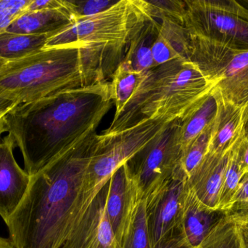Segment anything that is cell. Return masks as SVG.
<instances>
[{
	"label": "cell",
	"instance_id": "obj_1",
	"mask_svg": "<svg viewBox=\"0 0 248 248\" xmlns=\"http://www.w3.org/2000/svg\"><path fill=\"white\" fill-rule=\"evenodd\" d=\"M109 82L17 104L3 116L31 176L96 133L111 108Z\"/></svg>",
	"mask_w": 248,
	"mask_h": 248
},
{
	"label": "cell",
	"instance_id": "obj_2",
	"mask_svg": "<svg viewBox=\"0 0 248 248\" xmlns=\"http://www.w3.org/2000/svg\"><path fill=\"white\" fill-rule=\"evenodd\" d=\"M97 132L31 176L29 189L5 223L15 248H61L77 220Z\"/></svg>",
	"mask_w": 248,
	"mask_h": 248
},
{
	"label": "cell",
	"instance_id": "obj_3",
	"mask_svg": "<svg viewBox=\"0 0 248 248\" xmlns=\"http://www.w3.org/2000/svg\"><path fill=\"white\" fill-rule=\"evenodd\" d=\"M122 52L107 47H61L7 62L0 69V98L22 104L108 82L122 61Z\"/></svg>",
	"mask_w": 248,
	"mask_h": 248
},
{
	"label": "cell",
	"instance_id": "obj_4",
	"mask_svg": "<svg viewBox=\"0 0 248 248\" xmlns=\"http://www.w3.org/2000/svg\"><path fill=\"white\" fill-rule=\"evenodd\" d=\"M213 88L212 83L189 60L157 66L146 73L120 116L103 132H120L145 119L183 120Z\"/></svg>",
	"mask_w": 248,
	"mask_h": 248
},
{
	"label": "cell",
	"instance_id": "obj_5",
	"mask_svg": "<svg viewBox=\"0 0 248 248\" xmlns=\"http://www.w3.org/2000/svg\"><path fill=\"white\" fill-rule=\"evenodd\" d=\"M151 19L153 17L148 1L119 0L102 13L73 20L50 35L44 49L101 46L123 51Z\"/></svg>",
	"mask_w": 248,
	"mask_h": 248
},
{
	"label": "cell",
	"instance_id": "obj_6",
	"mask_svg": "<svg viewBox=\"0 0 248 248\" xmlns=\"http://www.w3.org/2000/svg\"><path fill=\"white\" fill-rule=\"evenodd\" d=\"M171 122L145 119L120 132L97 135L95 149L89 163L80 197L85 212L114 172L144 148Z\"/></svg>",
	"mask_w": 248,
	"mask_h": 248
},
{
	"label": "cell",
	"instance_id": "obj_7",
	"mask_svg": "<svg viewBox=\"0 0 248 248\" xmlns=\"http://www.w3.org/2000/svg\"><path fill=\"white\" fill-rule=\"evenodd\" d=\"M189 39L188 59L212 83L214 94L246 108L248 122V50L205 39Z\"/></svg>",
	"mask_w": 248,
	"mask_h": 248
},
{
	"label": "cell",
	"instance_id": "obj_8",
	"mask_svg": "<svg viewBox=\"0 0 248 248\" xmlns=\"http://www.w3.org/2000/svg\"><path fill=\"white\" fill-rule=\"evenodd\" d=\"M184 26L189 37L248 50V7L235 0H186Z\"/></svg>",
	"mask_w": 248,
	"mask_h": 248
},
{
	"label": "cell",
	"instance_id": "obj_9",
	"mask_svg": "<svg viewBox=\"0 0 248 248\" xmlns=\"http://www.w3.org/2000/svg\"><path fill=\"white\" fill-rule=\"evenodd\" d=\"M181 122L176 119L170 122L124 164L140 199H145L179 167L182 157L178 138Z\"/></svg>",
	"mask_w": 248,
	"mask_h": 248
},
{
	"label": "cell",
	"instance_id": "obj_10",
	"mask_svg": "<svg viewBox=\"0 0 248 248\" xmlns=\"http://www.w3.org/2000/svg\"><path fill=\"white\" fill-rule=\"evenodd\" d=\"M189 192L188 176L180 166L145 199L152 247L173 229L182 227Z\"/></svg>",
	"mask_w": 248,
	"mask_h": 248
},
{
	"label": "cell",
	"instance_id": "obj_11",
	"mask_svg": "<svg viewBox=\"0 0 248 248\" xmlns=\"http://www.w3.org/2000/svg\"><path fill=\"white\" fill-rule=\"evenodd\" d=\"M110 180L73 226L61 248H120L106 211Z\"/></svg>",
	"mask_w": 248,
	"mask_h": 248
},
{
	"label": "cell",
	"instance_id": "obj_12",
	"mask_svg": "<svg viewBox=\"0 0 248 248\" xmlns=\"http://www.w3.org/2000/svg\"><path fill=\"white\" fill-rule=\"evenodd\" d=\"M16 147L9 134L0 139V216L5 223L21 203L31 182L30 175L15 159Z\"/></svg>",
	"mask_w": 248,
	"mask_h": 248
},
{
	"label": "cell",
	"instance_id": "obj_13",
	"mask_svg": "<svg viewBox=\"0 0 248 248\" xmlns=\"http://www.w3.org/2000/svg\"><path fill=\"white\" fill-rule=\"evenodd\" d=\"M234 144L222 153H207L188 176L191 190L200 202L211 209H218L221 187Z\"/></svg>",
	"mask_w": 248,
	"mask_h": 248
},
{
	"label": "cell",
	"instance_id": "obj_14",
	"mask_svg": "<svg viewBox=\"0 0 248 248\" xmlns=\"http://www.w3.org/2000/svg\"><path fill=\"white\" fill-rule=\"evenodd\" d=\"M140 199L135 185L124 165L110 178L106 204V214L119 244Z\"/></svg>",
	"mask_w": 248,
	"mask_h": 248
},
{
	"label": "cell",
	"instance_id": "obj_15",
	"mask_svg": "<svg viewBox=\"0 0 248 248\" xmlns=\"http://www.w3.org/2000/svg\"><path fill=\"white\" fill-rule=\"evenodd\" d=\"M77 18L71 1L58 8L26 11L9 26L6 32L30 35L53 34Z\"/></svg>",
	"mask_w": 248,
	"mask_h": 248
},
{
	"label": "cell",
	"instance_id": "obj_16",
	"mask_svg": "<svg viewBox=\"0 0 248 248\" xmlns=\"http://www.w3.org/2000/svg\"><path fill=\"white\" fill-rule=\"evenodd\" d=\"M214 96L218 101V114L208 152L218 154L228 149L243 135L248 119L246 108L225 101L217 95Z\"/></svg>",
	"mask_w": 248,
	"mask_h": 248
},
{
	"label": "cell",
	"instance_id": "obj_17",
	"mask_svg": "<svg viewBox=\"0 0 248 248\" xmlns=\"http://www.w3.org/2000/svg\"><path fill=\"white\" fill-rule=\"evenodd\" d=\"M226 215L223 211L211 209L200 202L189 186L182 228L192 248L198 247Z\"/></svg>",
	"mask_w": 248,
	"mask_h": 248
},
{
	"label": "cell",
	"instance_id": "obj_18",
	"mask_svg": "<svg viewBox=\"0 0 248 248\" xmlns=\"http://www.w3.org/2000/svg\"><path fill=\"white\" fill-rule=\"evenodd\" d=\"M189 47L190 39L185 26L169 19H162L152 50L155 66L174 60L188 59Z\"/></svg>",
	"mask_w": 248,
	"mask_h": 248
},
{
	"label": "cell",
	"instance_id": "obj_19",
	"mask_svg": "<svg viewBox=\"0 0 248 248\" xmlns=\"http://www.w3.org/2000/svg\"><path fill=\"white\" fill-rule=\"evenodd\" d=\"M160 29V23L155 18L145 23L128 44V50L122 63L132 71L147 72L155 68L153 46Z\"/></svg>",
	"mask_w": 248,
	"mask_h": 248
},
{
	"label": "cell",
	"instance_id": "obj_20",
	"mask_svg": "<svg viewBox=\"0 0 248 248\" xmlns=\"http://www.w3.org/2000/svg\"><path fill=\"white\" fill-rule=\"evenodd\" d=\"M218 114V101L212 92L181 122L179 144L182 154L205 130L213 125Z\"/></svg>",
	"mask_w": 248,
	"mask_h": 248
},
{
	"label": "cell",
	"instance_id": "obj_21",
	"mask_svg": "<svg viewBox=\"0 0 248 248\" xmlns=\"http://www.w3.org/2000/svg\"><path fill=\"white\" fill-rule=\"evenodd\" d=\"M49 35L0 33V58L7 62L26 58L45 48Z\"/></svg>",
	"mask_w": 248,
	"mask_h": 248
},
{
	"label": "cell",
	"instance_id": "obj_22",
	"mask_svg": "<svg viewBox=\"0 0 248 248\" xmlns=\"http://www.w3.org/2000/svg\"><path fill=\"white\" fill-rule=\"evenodd\" d=\"M147 72H136L122 62L119 64L113 73L112 81L110 82L112 100L116 106L113 119H117L120 116Z\"/></svg>",
	"mask_w": 248,
	"mask_h": 248
},
{
	"label": "cell",
	"instance_id": "obj_23",
	"mask_svg": "<svg viewBox=\"0 0 248 248\" xmlns=\"http://www.w3.org/2000/svg\"><path fill=\"white\" fill-rule=\"evenodd\" d=\"M119 246L120 248H152L145 199H140L136 204Z\"/></svg>",
	"mask_w": 248,
	"mask_h": 248
},
{
	"label": "cell",
	"instance_id": "obj_24",
	"mask_svg": "<svg viewBox=\"0 0 248 248\" xmlns=\"http://www.w3.org/2000/svg\"><path fill=\"white\" fill-rule=\"evenodd\" d=\"M196 248H244L238 224L226 215Z\"/></svg>",
	"mask_w": 248,
	"mask_h": 248
},
{
	"label": "cell",
	"instance_id": "obj_25",
	"mask_svg": "<svg viewBox=\"0 0 248 248\" xmlns=\"http://www.w3.org/2000/svg\"><path fill=\"white\" fill-rule=\"evenodd\" d=\"M241 136L234 143L232 149L228 166H227V171H226L224 182L221 187L218 210L224 213L228 209L230 202L237 192L240 180L244 175L240 170L238 158H237V145Z\"/></svg>",
	"mask_w": 248,
	"mask_h": 248
},
{
	"label": "cell",
	"instance_id": "obj_26",
	"mask_svg": "<svg viewBox=\"0 0 248 248\" xmlns=\"http://www.w3.org/2000/svg\"><path fill=\"white\" fill-rule=\"evenodd\" d=\"M214 122L182 153L179 166L187 176L195 170L208 153L214 133Z\"/></svg>",
	"mask_w": 248,
	"mask_h": 248
},
{
	"label": "cell",
	"instance_id": "obj_27",
	"mask_svg": "<svg viewBox=\"0 0 248 248\" xmlns=\"http://www.w3.org/2000/svg\"><path fill=\"white\" fill-rule=\"evenodd\" d=\"M153 18L169 19L184 26L185 1L179 0L147 1Z\"/></svg>",
	"mask_w": 248,
	"mask_h": 248
},
{
	"label": "cell",
	"instance_id": "obj_28",
	"mask_svg": "<svg viewBox=\"0 0 248 248\" xmlns=\"http://www.w3.org/2000/svg\"><path fill=\"white\" fill-rule=\"evenodd\" d=\"M31 0H0V33L26 12Z\"/></svg>",
	"mask_w": 248,
	"mask_h": 248
},
{
	"label": "cell",
	"instance_id": "obj_29",
	"mask_svg": "<svg viewBox=\"0 0 248 248\" xmlns=\"http://www.w3.org/2000/svg\"><path fill=\"white\" fill-rule=\"evenodd\" d=\"M225 214L232 217L248 215V172L242 177L237 192Z\"/></svg>",
	"mask_w": 248,
	"mask_h": 248
},
{
	"label": "cell",
	"instance_id": "obj_30",
	"mask_svg": "<svg viewBox=\"0 0 248 248\" xmlns=\"http://www.w3.org/2000/svg\"><path fill=\"white\" fill-rule=\"evenodd\" d=\"M115 0H88V1H70L77 18L89 17L102 13L110 8L119 1Z\"/></svg>",
	"mask_w": 248,
	"mask_h": 248
},
{
	"label": "cell",
	"instance_id": "obj_31",
	"mask_svg": "<svg viewBox=\"0 0 248 248\" xmlns=\"http://www.w3.org/2000/svg\"><path fill=\"white\" fill-rule=\"evenodd\" d=\"M152 248H193L189 244L182 227L173 229L163 236Z\"/></svg>",
	"mask_w": 248,
	"mask_h": 248
},
{
	"label": "cell",
	"instance_id": "obj_32",
	"mask_svg": "<svg viewBox=\"0 0 248 248\" xmlns=\"http://www.w3.org/2000/svg\"><path fill=\"white\" fill-rule=\"evenodd\" d=\"M237 158L240 170L243 174L248 172V128L239 140L237 145Z\"/></svg>",
	"mask_w": 248,
	"mask_h": 248
},
{
	"label": "cell",
	"instance_id": "obj_33",
	"mask_svg": "<svg viewBox=\"0 0 248 248\" xmlns=\"http://www.w3.org/2000/svg\"><path fill=\"white\" fill-rule=\"evenodd\" d=\"M65 4V0H31L26 11H39L58 8Z\"/></svg>",
	"mask_w": 248,
	"mask_h": 248
},
{
	"label": "cell",
	"instance_id": "obj_34",
	"mask_svg": "<svg viewBox=\"0 0 248 248\" xmlns=\"http://www.w3.org/2000/svg\"><path fill=\"white\" fill-rule=\"evenodd\" d=\"M232 217V216H231ZM238 224L244 248H248V215L232 217Z\"/></svg>",
	"mask_w": 248,
	"mask_h": 248
},
{
	"label": "cell",
	"instance_id": "obj_35",
	"mask_svg": "<svg viewBox=\"0 0 248 248\" xmlns=\"http://www.w3.org/2000/svg\"><path fill=\"white\" fill-rule=\"evenodd\" d=\"M16 105H17V103L14 101L0 98V119L4 115H7Z\"/></svg>",
	"mask_w": 248,
	"mask_h": 248
},
{
	"label": "cell",
	"instance_id": "obj_36",
	"mask_svg": "<svg viewBox=\"0 0 248 248\" xmlns=\"http://www.w3.org/2000/svg\"><path fill=\"white\" fill-rule=\"evenodd\" d=\"M0 248H15L10 238L0 237Z\"/></svg>",
	"mask_w": 248,
	"mask_h": 248
},
{
	"label": "cell",
	"instance_id": "obj_37",
	"mask_svg": "<svg viewBox=\"0 0 248 248\" xmlns=\"http://www.w3.org/2000/svg\"><path fill=\"white\" fill-rule=\"evenodd\" d=\"M4 132H6L5 128H4V120H3V117L0 119V139H1V135Z\"/></svg>",
	"mask_w": 248,
	"mask_h": 248
},
{
	"label": "cell",
	"instance_id": "obj_38",
	"mask_svg": "<svg viewBox=\"0 0 248 248\" xmlns=\"http://www.w3.org/2000/svg\"><path fill=\"white\" fill-rule=\"evenodd\" d=\"M7 63V61L5 60L2 59V58H0V69L4 66V64Z\"/></svg>",
	"mask_w": 248,
	"mask_h": 248
},
{
	"label": "cell",
	"instance_id": "obj_39",
	"mask_svg": "<svg viewBox=\"0 0 248 248\" xmlns=\"http://www.w3.org/2000/svg\"><path fill=\"white\" fill-rule=\"evenodd\" d=\"M242 2L245 3V4H247V6L248 7V0H245V1H241Z\"/></svg>",
	"mask_w": 248,
	"mask_h": 248
},
{
	"label": "cell",
	"instance_id": "obj_40",
	"mask_svg": "<svg viewBox=\"0 0 248 248\" xmlns=\"http://www.w3.org/2000/svg\"><path fill=\"white\" fill-rule=\"evenodd\" d=\"M246 128H248V122L247 123V125H246Z\"/></svg>",
	"mask_w": 248,
	"mask_h": 248
}]
</instances>
